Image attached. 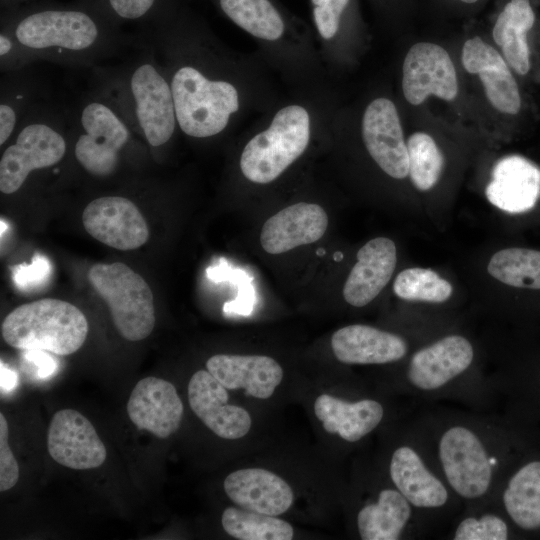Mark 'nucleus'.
<instances>
[{
	"label": "nucleus",
	"mask_w": 540,
	"mask_h": 540,
	"mask_svg": "<svg viewBox=\"0 0 540 540\" xmlns=\"http://www.w3.org/2000/svg\"><path fill=\"white\" fill-rule=\"evenodd\" d=\"M1 332L5 342L16 349L69 355L84 344L88 322L73 304L45 298L12 310L4 318Z\"/></svg>",
	"instance_id": "423d86ee"
},
{
	"label": "nucleus",
	"mask_w": 540,
	"mask_h": 540,
	"mask_svg": "<svg viewBox=\"0 0 540 540\" xmlns=\"http://www.w3.org/2000/svg\"><path fill=\"white\" fill-rule=\"evenodd\" d=\"M206 368L227 389H244L258 399L271 397L283 378L279 363L263 355L216 354Z\"/></svg>",
	"instance_id": "5701e85b"
},
{
	"label": "nucleus",
	"mask_w": 540,
	"mask_h": 540,
	"mask_svg": "<svg viewBox=\"0 0 540 540\" xmlns=\"http://www.w3.org/2000/svg\"><path fill=\"white\" fill-rule=\"evenodd\" d=\"M487 271L508 286L540 290V251L517 247L499 250L490 258Z\"/></svg>",
	"instance_id": "c756f323"
},
{
	"label": "nucleus",
	"mask_w": 540,
	"mask_h": 540,
	"mask_svg": "<svg viewBox=\"0 0 540 540\" xmlns=\"http://www.w3.org/2000/svg\"><path fill=\"white\" fill-rule=\"evenodd\" d=\"M8 424L0 413V490L7 491L19 480V466L8 444Z\"/></svg>",
	"instance_id": "e433bc0d"
},
{
	"label": "nucleus",
	"mask_w": 540,
	"mask_h": 540,
	"mask_svg": "<svg viewBox=\"0 0 540 540\" xmlns=\"http://www.w3.org/2000/svg\"><path fill=\"white\" fill-rule=\"evenodd\" d=\"M456 522L450 538L454 540H506L510 537V528L506 519L496 511L487 509L486 504L469 508Z\"/></svg>",
	"instance_id": "f704fd0d"
},
{
	"label": "nucleus",
	"mask_w": 540,
	"mask_h": 540,
	"mask_svg": "<svg viewBox=\"0 0 540 540\" xmlns=\"http://www.w3.org/2000/svg\"><path fill=\"white\" fill-rule=\"evenodd\" d=\"M50 92L32 66L2 73L0 80V146L14 134L24 117Z\"/></svg>",
	"instance_id": "bb28decb"
},
{
	"label": "nucleus",
	"mask_w": 540,
	"mask_h": 540,
	"mask_svg": "<svg viewBox=\"0 0 540 540\" xmlns=\"http://www.w3.org/2000/svg\"><path fill=\"white\" fill-rule=\"evenodd\" d=\"M397 263L395 243L386 237L368 241L357 253V262L343 287L345 301L363 307L374 300L390 281Z\"/></svg>",
	"instance_id": "412c9836"
},
{
	"label": "nucleus",
	"mask_w": 540,
	"mask_h": 540,
	"mask_svg": "<svg viewBox=\"0 0 540 540\" xmlns=\"http://www.w3.org/2000/svg\"><path fill=\"white\" fill-rule=\"evenodd\" d=\"M88 279L107 303L119 334L128 341L148 337L155 326L153 293L147 282L121 262L98 263Z\"/></svg>",
	"instance_id": "6e6552de"
},
{
	"label": "nucleus",
	"mask_w": 540,
	"mask_h": 540,
	"mask_svg": "<svg viewBox=\"0 0 540 540\" xmlns=\"http://www.w3.org/2000/svg\"><path fill=\"white\" fill-rule=\"evenodd\" d=\"M472 343L458 334L446 335L413 353L406 380L414 393L431 396L447 393L471 368Z\"/></svg>",
	"instance_id": "9d476101"
},
{
	"label": "nucleus",
	"mask_w": 540,
	"mask_h": 540,
	"mask_svg": "<svg viewBox=\"0 0 540 540\" xmlns=\"http://www.w3.org/2000/svg\"><path fill=\"white\" fill-rule=\"evenodd\" d=\"M411 182L419 191L434 187L441 176L444 157L434 139L424 132H416L407 140Z\"/></svg>",
	"instance_id": "2f4dec72"
},
{
	"label": "nucleus",
	"mask_w": 540,
	"mask_h": 540,
	"mask_svg": "<svg viewBox=\"0 0 540 540\" xmlns=\"http://www.w3.org/2000/svg\"><path fill=\"white\" fill-rule=\"evenodd\" d=\"M310 140V116L300 105L280 109L270 126L244 147L240 169L245 178L267 184L278 178L306 150Z\"/></svg>",
	"instance_id": "0eeeda50"
},
{
	"label": "nucleus",
	"mask_w": 540,
	"mask_h": 540,
	"mask_svg": "<svg viewBox=\"0 0 540 540\" xmlns=\"http://www.w3.org/2000/svg\"><path fill=\"white\" fill-rule=\"evenodd\" d=\"M500 502L517 527L540 529V460L521 465L509 476L501 488Z\"/></svg>",
	"instance_id": "cd10ccee"
},
{
	"label": "nucleus",
	"mask_w": 540,
	"mask_h": 540,
	"mask_svg": "<svg viewBox=\"0 0 540 540\" xmlns=\"http://www.w3.org/2000/svg\"><path fill=\"white\" fill-rule=\"evenodd\" d=\"M224 530L239 540H291L293 527L276 516L228 507L221 517Z\"/></svg>",
	"instance_id": "7c9ffc66"
},
{
	"label": "nucleus",
	"mask_w": 540,
	"mask_h": 540,
	"mask_svg": "<svg viewBox=\"0 0 540 540\" xmlns=\"http://www.w3.org/2000/svg\"><path fill=\"white\" fill-rule=\"evenodd\" d=\"M388 471L393 486L422 520L445 515L458 501L418 439L393 450Z\"/></svg>",
	"instance_id": "1a4fd4ad"
},
{
	"label": "nucleus",
	"mask_w": 540,
	"mask_h": 540,
	"mask_svg": "<svg viewBox=\"0 0 540 540\" xmlns=\"http://www.w3.org/2000/svg\"><path fill=\"white\" fill-rule=\"evenodd\" d=\"M223 486L229 499L240 508L271 516L286 512L294 499L285 480L260 468L234 471L225 478Z\"/></svg>",
	"instance_id": "aec40b11"
},
{
	"label": "nucleus",
	"mask_w": 540,
	"mask_h": 540,
	"mask_svg": "<svg viewBox=\"0 0 540 540\" xmlns=\"http://www.w3.org/2000/svg\"><path fill=\"white\" fill-rule=\"evenodd\" d=\"M119 25L152 26L178 10L177 0H88Z\"/></svg>",
	"instance_id": "72a5a7b5"
},
{
	"label": "nucleus",
	"mask_w": 540,
	"mask_h": 540,
	"mask_svg": "<svg viewBox=\"0 0 540 540\" xmlns=\"http://www.w3.org/2000/svg\"><path fill=\"white\" fill-rule=\"evenodd\" d=\"M34 0H1V5L6 8L16 7L22 4H26L29 2H32Z\"/></svg>",
	"instance_id": "a19ab883"
},
{
	"label": "nucleus",
	"mask_w": 540,
	"mask_h": 540,
	"mask_svg": "<svg viewBox=\"0 0 540 540\" xmlns=\"http://www.w3.org/2000/svg\"><path fill=\"white\" fill-rule=\"evenodd\" d=\"M25 357L38 366L39 377H47L55 369L53 359L43 350H26Z\"/></svg>",
	"instance_id": "58836bf2"
},
{
	"label": "nucleus",
	"mask_w": 540,
	"mask_h": 540,
	"mask_svg": "<svg viewBox=\"0 0 540 540\" xmlns=\"http://www.w3.org/2000/svg\"><path fill=\"white\" fill-rule=\"evenodd\" d=\"M362 137L370 156L386 174L395 179L408 175L407 143L391 100L377 98L367 106L362 119Z\"/></svg>",
	"instance_id": "4468645a"
},
{
	"label": "nucleus",
	"mask_w": 540,
	"mask_h": 540,
	"mask_svg": "<svg viewBox=\"0 0 540 540\" xmlns=\"http://www.w3.org/2000/svg\"><path fill=\"white\" fill-rule=\"evenodd\" d=\"M395 295L407 301L442 303L452 294V285L431 269L407 268L393 283Z\"/></svg>",
	"instance_id": "473e14b6"
},
{
	"label": "nucleus",
	"mask_w": 540,
	"mask_h": 540,
	"mask_svg": "<svg viewBox=\"0 0 540 540\" xmlns=\"http://www.w3.org/2000/svg\"><path fill=\"white\" fill-rule=\"evenodd\" d=\"M17 384V375L1 362V391L9 392Z\"/></svg>",
	"instance_id": "ea45409f"
},
{
	"label": "nucleus",
	"mask_w": 540,
	"mask_h": 540,
	"mask_svg": "<svg viewBox=\"0 0 540 540\" xmlns=\"http://www.w3.org/2000/svg\"><path fill=\"white\" fill-rule=\"evenodd\" d=\"M331 347L345 364H387L403 359L408 343L401 336L369 325L353 324L335 331Z\"/></svg>",
	"instance_id": "4be33fe9"
},
{
	"label": "nucleus",
	"mask_w": 540,
	"mask_h": 540,
	"mask_svg": "<svg viewBox=\"0 0 540 540\" xmlns=\"http://www.w3.org/2000/svg\"><path fill=\"white\" fill-rule=\"evenodd\" d=\"M220 11L250 35L275 41L285 32L286 23L272 0H215Z\"/></svg>",
	"instance_id": "c85d7f7f"
},
{
	"label": "nucleus",
	"mask_w": 540,
	"mask_h": 540,
	"mask_svg": "<svg viewBox=\"0 0 540 540\" xmlns=\"http://www.w3.org/2000/svg\"><path fill=\"white\" fill-rule=\"evenodd\" d=\"M228 389L208 370L195 372L188 384V400L195 415L217 436L239 439L252 424L247 410L228 404Z\"/></svg>",
	"instance_id": "dca6fc26"
},
{
	"label": "nucleus",
	"mask_w": 540,
	"mask_h": 540,
	"mask_svg": "<svg viewBox=\"0 0 540 540\" xmlns=\"http://www.w3.org/2000/svg\"><path fill=\"white\" fill-rule=\"evenodd\" d=\"M422 444L458 499L475 508L487 504L499 486L502 458L496 425L464 417L436 421Z\"/></svg>",
	"instance_id": "7ed1b4c3"
},
{
	"label": "nucleus",
	"mask_w": 540,
	"mask_h": 540,
	"mask_svg": "<svg viewBox=\"0 0 540 540\" xmlns=\"http://www.w3.org/2000/svg\"><path fill=\"white\" fill-rule=\"evenodd\" d=\"M138 53L128 62L95 66L92 86L117 108L133 132L154 152L169 145L178 126L165 69L151 43L137 41Z\"/></svg>",
	"instance_id": "f03ea898"
},
{
	"label": "nucleus",
	"mask_w": 540,
	"mask_h": 540,
	"mask_svg": "<svg viewBox=\"0 0 540 540\" xmlns=\"http://www.w3.org/2000/svg\"><path fill=\"white\" fill-rule=\"evenodd\" d=\"M461 59L467 72L479 75L485 95L497 111L510 116L522 112L524 100L519 83L495 48L476 36L464 43Z\"/></svg>",
	"instance_id": "2eb2a0df"
},
{
	"label": "nucleus",
	"mask_w": 540,
	"mask_h": 540,
	"mask_svg": "<svg viewBox=\"0 0 540 540\" xmlns=\"http://www.w3.org/2000/svg\"><path fill=\"white\" fill-rule=\"evenodd\" d=\"M314 412L328 433L338 434L348 442L367 436L384 417L382 404L374 399L350 402L329 394L317 397Z\"/></svg>",
	"instance_id": "a878e982"
},
{
	"label": "nucleus",
	"mask_w": 540,
	"mask_h": 540,
	"mask_svg": "<svg viewBox=\"0 0 540 540\" xmlns=\"http://www.w3.org/2000/svg\"><path fill=\"white\" fill-rule=\"evenodd\" d=\"M50 456L58 464L87 470L101 466L107 451L92 423L80 412L66 408L57 411L47 435Z\"/></svg>",
	"instance_id": "ddd939ff"
},
{
	"label": "nucleus",
	"mask_w": 540,
	"mask_h": 540,
	"mask_svg": "<svg viewBox=\"0 0 540 540\" xmlns=\"http://www.w3.org/2000/svg\"><path fill=\"white\" fill-rule=\"evenodd\" d=\"M69 137L76 165L98 179L116 175L144 144L114 104L93 86L70 108Z\"/></svg>",
	"instance_id": "20e7f679"
},
{
	"label": "nucleus",
	"mask_w": 540,
	"mask_h": 540,
	"mask_svg": "<svg viewBox=\"0 0 540 540\" xmlns=\"http://www.w3.org/2000/svg\"><path fill=\"white\" fill-rule=\"evenodd\" d=\"M328 226L325 210L313 203L290 205L263 225L260 242L269 254H282L298 246L318 241Z\"/></svg>",
	"instance_id": "6ab92c4d"
},
{
	"label": "nucleus",
	"mask_w": 540,
	"mask_h": 540,
	"mask_svg": "<svg viewBox=\"0 0 540 540\" xmlns=\"http://www.w3.org/2000/svg\"><path fill=\"white\" fill-rule=\"evenodd\" d=\"M85 230L101 243L134 250L145 244L149 229L137 205L127 197L107 195L93 199L83 210Z\"/></svg>",
	"instance_id": "9b49d317"
},
{
	"label": "nucleus",
	"mask_w": 540,
	"mask_h": 540,
	"mask_svg": "<svg viewBox=\"0 0 540 540\" xmlns=\"http://www.w3.org/2000/svg\"><path fill=\"white\" fill-rule=\"evenodd\" d=\"M50 273L49 261L43 256L36 255L31 264L19 265L13 269V281L17 287L28 290L43 284Z\"/></svg>",
	"instance_id": "4c0bfd02"
},
{
	"label": "nucleus",
	"mask_w": 540,
	"mask_h": 540,
	"mask_svg": "<svg viewBox=\"0 0 540 540\" xmlns=\"http://www.w3.org/2000/svg\"><path fill=\"white\" fill-rule=\"evenodd\" d=\"M459 1H462L464 3H475L477 0H459Z\"/></svg>",
	"instance_id": "79ce46f5"
},
{
	"label": "nucleus",
	"mask_w": 540,
	"mask_h": 540,
	"mask_svg": "<svg viewBox=\"0 0 540 540\" xmlns=\"http://www.w3.org/2000/svg\"><path fill=\"white\" fill-rule=\"evenodd\" d=\"M351 0H310L312 16L319 35L332 39L339 31Z\"/></svg>",
	"instance_id": "c9c22d12"
},
{
	"label": "nucleus",
	"mask_w": 540,
	"mask_h": 540,
	"mask_svg": "<svg viewBox=\"0 0 540 540\" xmlns=\"http://www.w3.org/2000/svg\"><path fill=\"white\" fill-rule=\"evenodd\" d=\"M127 413L138 429L164 439L179 429L183 404L172 383L150 376L141 379L133 388Z\"/></svg>",
	"instance_id": "f3484780"
},
{
	"label": "nucleus",
	"mask_w": 540,
	"mask_h": 540,
	"mask_svg": "<svg viewBox=\"0 0 540 540\" xmlns=\"http://www.w3.org/2000/svg\"><path fill=\"white\" fill-rule=\"evenodd\" d=\"M536 14L530 0H510L500 12L492 35L503 57L520 77H529L535 69L532 32Z\"/></svg>",
	"instance_id": "b1692460"
},
{
	"label": "nucleus",
	"mask_w": 540,
	"mask_h": 540,
	"mask_svg": "<svg viewBox=\"0 0 540 540\" xmlns=\"http://www.w3.org/2000/svg\"><path fill=\"white\" fill-rule=\"evenodd\" d=\"M485 194L505 212H527L540 199V167L521 155L506 156L495 164Z\"/></svg>",
	"instance_id": "a211bd4d"
},
{
	"label": "nucleus",
	"mask_w": 540,
	"mask_h": 540,
	"mask_svg": "<svg viewBox=\"0 0 540 540\" xmlns=\"http://www.w3.org/2000/svg\"><path fill=\"white\" fill-rule=\"evenodd\" d=\"M137 39L88 0L29 2L6 8L0 23L2 73L47 61L69 67H95Z\"/></svg>",
	"instance_id": "f257e3e1"
},
{
	"label": "nucleus",
	"mask_w": 540,
	"mask_h": 540,
	"mask_svg": "<svg viewBox=\"0 0 540 540\" xmlns=\"http://www.w3.org/2000/svg\"><path fill=\"white\" fill-rule=\"evenodd\" d=\"M69 125V108L52 99L36 105L3 146L0 191L14 194L33 173L60 164L69 151Z\"/></svg>",
	"instance_id": "39448f33"
},
{
	"label": "nucleus",
	"mask_w": 540,
	"mask_h": 540,
	"mask_svg": "<svg viewBox=\"0 0 540 540\" xmlns=\"http://www.w3.org/2000/svg\"><path fill=\"white\" fill-rule=\"evenodd\" d=\"M402 89L405 99L412 105L421 104L429 95L454 100L458 82L447 51L434 43L414 44L404 59Z\"/></svg>",
	"instance_id": "f8f14e48"
},
{
	"label": "nucleus",
	"mask_w": 540,
	"mask_h": 540,
	"mask_svg": "<svg viewBox=\"0 0 540 540\" xmlns=\"http://www.w3.org/2000/svg\"><path fill=\"white\" fill-rule=\"evenodd\" d=\"M356 522L363 540H397L410 527L417 531L422 518L393 486L383 488L375 501L365 504L358 511Z\"/></svg>",
	"instance_id": "393cba45"
}]
</instances>
